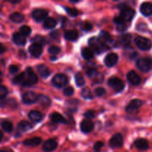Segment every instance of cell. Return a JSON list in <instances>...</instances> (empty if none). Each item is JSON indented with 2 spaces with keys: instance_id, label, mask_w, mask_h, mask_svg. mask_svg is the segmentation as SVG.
Masks as SVG:
<instances>
[{
  "instance_id": "obj_44",
  "label": "cell",
  "mask_w": 152,
  "mask_h": 152,
  "mask_svg": "<svg viewBox=\"0 0 152 152\" xmlns=\"http://www.w3.org/2000/svg\"><path fill=\"white\" fill-rule=\"evenodd\" d=\"M93 26H92L91 23L89 22H85L83 23V28L86 31H91L92 29Z\"/></svg>"
},
{
  "instance_id": "obj_35",
  "label": "cell",
  "mask_w": 152,
  "mask_h": 152,
  "mask_svg": "<svg viewBox=\"0 0 152 152\" xmlns=\"http://www.w3.org/2000/svg\"><path fill=\"white\" fill-rule=\"evenodd\" d=\"M19 33H20L22 35H23L24 37H27V36L31 34V28H29V27L27 26V25H23V26H22L19 28Z\"/></svg>"
},
{
  "instance_id": "obj_17",
  "label": "cell",
  "mask_w": 152,
  "mask_h": 152,
  "mask_svg": "<svg viewBox=\"0 0 152 152\" xmlns=\"http://www.w3.org/2000/svg\"><path fill=\"white\" fill-rule=\"evenodd\" d=\"M141 13L145 16H150L152 15V4L151 2H144L140 7Z\"/></svg>"
},
{
  "instance_id": "obj_36",
  "label": "cell",
  "mask_w": 152,
  "mask_h": 152,
  "mask_svg": "<svg viewBox=\"0 0 152 152\" xmlns=\"http://www.w3.org/2000/svg\"><path fill=\"white\" fill-rule=\"evenodd\" d=\"M81 95L83 97L85 98V99H93V96H92L91 91L88 88L83 89V90L81 91Z\"/></svg>"
},
{
  "instance_id": "obj_13",
  "label": "cell",
  "mask_w": 152,
  "mask_h": 152,
  "mask_svg": "<svg viewBox=\"0 0 152 152\" xmlns=\"http://www.w3.org/2000/svg\"><path fill=\"white\" fill-rule=\"evenodd\" d=\"M118 61V56L115 53H110L105 56V64L108 67H112L116 65Z\"/></svg>"
},
{
  "instance_id": "obj_2",
  "label": "cell",
  "mask_w": 152,
  "mask_h": 152,
  "mask_svg": "<svg viewBox=\"0 0 152 152\" xmlns=\"http://www.w3.org/2000/svg\"><path fill=\"white\" fill-rule=\"evenodd\" d=\"M27 77L25 78V80L22 83V86H31L36 84L38 82V77L33 71L32 68H28L26 69Z\"/></svg>"
},
{
  "instance_id": "obj_30",
  "label": "cell",
  "mask_w": 152,
  "mask_h": 152,
  "mask_svg": "<svg viewBox=\"0 0 152 152\" xmlns=\"http://www.w3.org/2000/svg\"><path fill=\"white\" fill-rule=\"evenodd\" d=\"M82 56L86 59H91L94 57V50L91 48H84L82 50Z\"/></svg>"
},
{
  "instance_id": "obj_7",
  "label": "cell",
  "mask_w": 152,
  "mask_h": 152,
  "mask_svg": "<svg viewBox=\"0 0 152 152\" xmlns=\"http://www.w3.org/2000/svg\"><path fill=\"white\" fill-rule=\"evenodd\" d=\"M99 39L102 41L104 45L106 48H108L111 47H114L115 45V42L111 39L110 34L108 33H107L106 31H101L100 34H99Z\"/></svg>"
},
{
  "instance_id": "obj_37",
  "label": "cell",
  "mask_w": 152,
  "mask_h": 152,
  "mask_svg": "<svg viewBox=\"0 0 152 152\" xmlns=\"http://www.w3.org/2000/svg\"><path fill=\"white\" fill-rule=\"evenodd\" d=\"M65 9L66 10L67 13L70 15L71 16H73V17H75L78 15V10L75 8H73V7H65Z\"/></svg>"
},
{
  "instance_id": "obj_21",
  "label": "cell",
  "mask_w": 152,
  "mask_h": 152,
  "mask_svg": "<svg viewBox=\"0 0 152 152\" xmlns=\"http://www.w3.org/2000/svg\"><path fill=\"white\" fill-rule=\"evenodd\" d=\"M28 117L31 121L34 123H39L42 120L43 115L41 112L38 111H31L28 114Z\"/></svg>"
},
{
  "instance_id": "obj_25",
  "label": "cell",
  "mask_w": 152,
  "mask_h": 152,
  "mask_svg": "<svg viewBox=\"0 0 152 152\" xmlns=\"http://www.w3.org/2000/svg\"><path fill=\"white\" fill-rule=\"evenodd\" d=\"M50 120L56 123H66V120L57 112H54L50 115Z\"/></svg>"
},
{
  "instance_id": "obj_49",
  "label": "cell",
  "mask_w": 152,
  "mask_h": 152,
  "mask_svg": "<svg viewBox=\"0 0 152 152\" xmlns=\"http://www.w3.org/2000/svg\"><path fill=\"white\" fill-rule=\"evenodd\" d=\"M7 103L10 104V106L11 107V108H16V107L17 106V104H16V102L15 101V99H8V100H7Z\"/></svg>"
},
{
  "instance_id": "obj_42",
  "label": "cell",
  "mask_w": 152,
  "mask_h": 152,
  "mask_svg": "<svg viewBox=\"0 0 152 152\" xmlns=\"http://www.w3.org/2000/svg\"><path fill=\"white\" fill-rule=\"evenodd\" d=\"M94 92H95V94H96L97 96H102L106 93V91H105V90L103 88H97L95 89Z\"/></svg>"
},
{
  "instance_id": "obj_33",
  "label": "cell",
  "mask_w": 152,
  "mask_h": 152,
  "mask_svg": "<svg viewBox=\"0 0 152 152\" xmlns=\"http://www.w3.org/2000/svg\"><path fill=\"white\" fill-rule=\"evenodd\" d=\"M1 128H2V129L4 132L10 133L13 130V125H12V123L10 121L5 120V121H3L1 123Z\"/></svg>"
},
{
  "instance_id": "obj_3",
  "label": "cell",
  "mask_w": 152,
  "mask_h": 152,
  "mask_svg": "<svg viewBox=\"0 0 152 152\" xmlns=\"http://www.w3.org/2000/svg\"><path fill=\"white\" fill-rule=\"evenodd\" d=\"M152 66V60L149 58H140L137 61V67L142 72H148Z\"/></svg>"
},
{
  "instance_id": "obj_32",
  "label": "cell",
  "mask_w": 152,
  "mask_h": 152,
  "mask_svg": "<svg viewBox=\"0 0 152 152\" xmlns=\"http://www.w3.org/2000/svg\"><path fill=\"white\" fill-rule=\"evenodd\" d=\"M75 83L78 87H82L85 84V79L81 73H77L75 75Z\"/></svg>"
},
{
  "instance_id": "obj_38",
  "label": "cell",
  "mask_w": 152,
  "mask_h": 152,
  "mask_svg": "<svg viewBox=\"0 0 152 152\" xmlns=\"http://www.w3.org/2000/svg\"><path fill=\"white\" fill-rule=\"evenodd\" d=\"M7 93H8V91H7V88L4 86H1L0 87V98H1V100L6 97V96L7 95Z\"/></svg>"
},
{
  "instance_id": "obj_15",
  "label": "cell",
  "mask_w": 152,
  "mask_h": 152,
  "mask_svg": "<svg viewBox=\"0 0 152 152\" xmlns=\"http://www.w3.org/2000/svg\"><path fill=\"white\" fill-rule=\"evenodd\" d=\"M127 79L129 83L133 86H138L140 83L141 79L135 71H129L127 74Z\"/></svg>"
},
{
  "instance_id": "obj_22",
  "label": "cell",
  "mask_w": 152,
  "mask_h": 152,
  "mask_svg": "<svg viewBox=\"0 0 152 152\" xmlns=\"http://www.w3.org/2000/svg\"><path fill=\"white\" fill-rule=\"evenodd\" d=\"M42 142V139L39 137H33L31 139H27L24 140L23 144L26 146H37Z\"/></svg>"
},
{
  "instance_id": "obj_51",
  "label": "cell",
  "mask_w": 152,
  "mask_h": 152,
  "mask_svg": "<svg viewBox=\"0 0 152 152\" xmlns=\"http://www.w3.org/2000/svg\"><path fill=\"white\" fill-rule=\"evenodd\" d=\"M4 50H5V48H4V47L2 45H1V51H0V53H3Z\"/></svg>"
},
{
  "instance_id": "obj_1",
  "label": "cell",
  "mask_w": 152,
  "mask_h": 152,
  "mask_svg": "<svg viewBox=\"0 0 152 152\" xmlns=\"http://www.w3.org/2000/svg\"><path fill=\"white\" fill-rule=\"evenodd\" d=\"M89 45L91 46L92 50L96 53H101L102 52L105 51L106 50L107 48L104 45L103 43L102 42L99 38L96 37H91L90 39L88 40Z\"/></svg>"
},
{
  "instance_id": "obj_14",
  "label": "cell",
  "mask_w": 152,
  "mask_h": 152,
  "mask_svg": "<svg viewBox=\"0 0 152 152\" xmlns=\"http://www.w3.org/2000/svg\"><path fill=\"white\" fill-rule=\"evenodd\" d=\"M142 102L140 99H135L131 101L130 103L127 105L126 107V111L129 113H133L134 111H136L142 105Z\"/></svg>"
},
{
  "instance_id": "obj_18",
  "label": "cell",
  "mask_w": 152,
  "mask_h": 152,
  "mask_svg": "<svg viewBox=\"0 0 152 152\" xmlns=\"http://www.w3.org/2000/svg\"><path fill=\"white\" fill-rule=\"evenodd\" d=\"M94 129V123L90 120H85L80 124V129L83 133H89Z\"/></svg>"
},
{
  "instance_id": "obj_11",
  "label": "cell",
  "mask_w": 152,
  "mask_h": 152,
  "mask_svg": "<svg viewBox=\"0 0 152 152\" xmlns=\"http://www.w3.org/2000/svg\"><path fill=\"white\" fill-rule=\"evenodd\" d=\"M32 16L37 22H42L47 18L48 12L43 9H36L33 11Z\"/></svg>"
},
{
  "instance_id": "obj_12",
  "label": "cell",
  "mask_w": 152,
  "mask_h": 152,
  "mask_svg": "<svg viewBox=\"0 0 152 152\" xmlns=\"http://www.w3.org/2000/svg\"><path fill=\"white\" fill-rule=\"evenodd\" d=\"M43 51L42 45L37 43H33L29 47V52L34 57H39L41 56Z\"/></svg>"
},
{
  "instance_id": "obj_40",
  "label": "cell",
  "mask_w": 152,
  "mask_h": 152,
  "mask_svg": "<svg viewBox=\"0 0 152 152\" xmlns=\"http://www.w3.org/2000/svg\"><path fill=\"white\" fill-rule=\"evenodd\" d=\"M48 52L51 55H56L60 52V48L57 46H50L48 49Z\"/></svg>"
},
{
  "instance_id": "obj_29",
  "label": "cell",
  "mask_w": 152,
  "mask_h": 152,
  "mask_svg": "<svg viewBox=\"0 0 152 152\" xmlns=\"http://www.w3.org/2000/svg\"><path fill=\"white\" fill-rule=\"evenodd\" d=\"M31 129V125L27 121H21L19 122L17 126L18 132H25Z\"/></svg>"
},
{
  "instance_id": "obj_46",
  "label": "cell",
  "mask_w": 152,
  "mask_h": 152,
  "mask_svg": "<svg viewBox=\"0 0 152 152\" xmlns=\"http://www.w3.org/2000/svg\"><path fill=\"white\" fill-rule=\"evenodd\" d=\"M94 115H95L94 111H91V110H90V111H87L84 114L85 117H86L88 120H91V119L94 118Z\"/></svg>"
},
{
  "instance_id": "obj_6",
  "label": "cell",
  "mask_w": 152,
  "mask_h": 152,
  "mask_svg": "<svg viewBox=\"0 0 152 152\" xmlns=\"http://www.w3.org/2000/svg\"><path fill=\"white\" fill-rule=\"evenodd\" d=\"M108 85L111 88H112L115 91L120 92L124 89L125 84L120 79L117 77H111L108 80Z\"/></svg>"
},
{
  "instance_id": "obj_9",
  "label": "cell",
  "mask_w": 152,
  "mask_h": 152,
  "mask_svg": "<svg viewBox=\"0 0 152 152\" xmlns=\"http://www.w3.org/2000/svg\"><path fill=\"white\" fill-rule=\"evenodd\" d=\"M39 96L33 91H28L22 95V102L25 104H33L38 102Z\"/></svg>"
},
{
  "instance_id": "obj_50",
  "label": "cell",
  "mask_w": 152,
  "mask_h": 152,
  "mask_svg": "<svg viewBox=\"0 0 152 152\" xmlns=\"http://www.w3.org/2000/svg\"><path fill=\"white\" fill-rule=\"evenodd\" d=\"M50 37H52V38H58V33L56 32V31H53V32H51L50 33Z\"/></svg>"
},
{
  "instance_id": "obj_45",
  "label": "cell",
  "mask_w": 152,
  "mask_h": 152,
  "mask_svg": "<svg viewBox=\"0 0 152 152\" xmlns=\"http://www.w3.org/2000/svg\"><path fill=\"white\" fill-rule=\"evenodd\" d=\"M104 144L102 142H100V141H98V142H96V143L94 144V149L95 151L98 152L99 151V150L101 149V148L103 147Z\"/></svg>"
},
{
  "instance_id": "obj_31",
  "label": "cell",
  "mask_w": 152,
  "mask_h": 152,
  "mask_svg": "<svg viewBox=\"0 0 152 152\" xmlns=\"http://www.w3.org/2000/svg\"><path fill=\"white\" fill-rule=\"evenodd\" d=\"M38 102L43 106H49L50 105V99L45 95H39Z\"/></svg>"
},
{
  "instance_id": "obj_28",
  "label": "cell",
  "mask_w": 152,
  "mask_h": 152,
  "mask_svg": "<svg viewBox=\"0 0 152 152\" xmlns=\"http://www.w3.org/2000/svg\"><path fill=\"white\" fill-rule=\"evenodd\" d=\"M44 28L46 29H52L55 28L56 25V21L52 17H48L44 20Z\"/></svg>"
},
{
  "instance_id": "obj_53",
  "label": "cell",
  "mask_w": 152,
  "mask_h": 152,
  "mask_svg": "<svg viewBox=\"0 0 152 152\" xmlns=\"http://www.w3.org/2000/svg\"><path fill=\"white\" fill-rule=\"evenodd\" d=\"M0 152H7V151H3V150H2V151H1Z\"/></svg>"
},
{
  "instance_id": "obj_41",
  "label": "cell",
  "mask_w": 152,
  "mask_h": 152,
  "mask_svg": "<svg viewBox=\"0 0 152 152\" xmlns=\"http://www.w3.org/2000/svg\"><path fill=\"white\" fill-rule=\"evenodd\" d=\"M63 93H64V94L65 95V96H72V95L74 94V88H73L72 87L69 86V87H67V88H65V89H64Z\"/></svg>"
},
{
  "instance_id": "obj_4",
  "label": "cell",
  "mask_w": 152,
  "mask_h": 152,
  "mask_svg": "<svg viewBox=\"0 0 152 152\" xmlns=\"http://www.w3.org/2000/svg\"><path fill=\"white\" fill-rule=\"evenodd\" d=\"M135 43H136L137 46L140 50H149V49H151L152 46L151 42L148 39L143 37H140V36H139V37L135 39Z\"/></svg>"
},
{
  "instance_id": "obj_39",
  "label": "cell",
  "mask_w": 152,
  "mask_h": 152,
  "mask_svg": "<svg viewBox=\"0 0 152 152\" xmlns=\"http://www.w3.org/2000/svg\"><path fill=\"white\" fill-rule=\"evenodd\" d=\"M86 74L88 77H91V78H95V77L97 76L98 73L96 72V70L94 68H89L87 71H86Z\"/></svg>"
},
{
  "instance_id": "obj_23",
  "label": "cell",
  "mask_w": 152,
  "mask_h": 152,
  "mask_svg": "<svg viewBox=\"0 0 152 152\" xmlns=\"http://www.w3.org/2000/svg\"><path fill=\"white\" fill-rule=\"evenodd\" d=\"M65 39L68 40V41L74 42L78 39V32L76 30H71V31H68L65 33L64 34Z\"/></svg>"
},
{
  "instance_id": "obj_8",
  "label": "cell",
  "mask_w": 152,
  "mask_h": 152,
  "mask_svg": "<svg viewBox=\"0 0 152 152\" xmlns=\"http://www.w3.org/2000/svg\"><path fill=\"white\" fill-rule=\"evenodd\" d=\"M135 15V10L134 9L130 8L129 7H126L125 8L122 9L121 13H120V17L123 19V22H130L133 19L134 16Z\"/></svg>"
},
{
  "instance_id": "obj_20",
  "label": "cell",
  "mask_w": 152,
  "mask_h": 152,
  "mask_svg": "<svg viewBox=\"0 0 152 152\" xmlns=\"http://www.w3.org/2000/svg\"><path fill=\"white\" fill-rule=\"evenodd\" d=\"M13 41L17 45H24L26 43L25 37L20 34V33H14L13 35Z\"/></svg>"
},
{
  "instance_id": "obj_43",
  "label": "cell",
  "mask_w": 152,
  "mask_h": 152,
  "mask_svg": "<svg viewBox=\"0 0 152 152\" xmlns=\"http://www.w3.org/2000/svg\"><path fill=\"white\" fill-rule=\"evenodd\" d=\"M34 43H37V44H44L45 43V39L43 37H40V36H37L33 39Z\"/></svg>"
},
{
  "instance_id": "obj_47",
  "label": "cell",
  "mask_w": 152,
  "mask_h": 152,
  "mask_svg": "<svg viewBox=\"0 0 152 152\" xmlns=\"http://www.w3.org/2000/svg\"><path fill=\"white\" fill-rule=\"evenodd\" d=\"M18 71H19V68H18L16 65H12L9 67V72H10V74H16V72H18Z\"/></svg>"
},
{
  "instance_id": "obj_19",
  "label": "cell",
  "mask_w": 152,
  "mask_h": 152,
  "mask_svg": "<svg viewBox=\"0 0 152 152\" xmlns=\"http://www.w3.org/2000/svg\"><path fill=\"white\" fill-rule=\"evenodd\" d=\"M134 145L136 148L140 151H145L149 148V145H148V142L145 139H142V138H140L137 139L134 142Z\"/></svg>"
},
{
  "instance_id": "obj_34",
  "label": "cell",
  "mask_w": 152,
  "mask_h": 152,
  "mask_svg": "<svg viewBox=\"0 0 152 152\" xmlns=\"http://www.w3.org/2000/svg\"><path fill=\"white\" fill-rule=\"evenodd\" d=\"M25 78V74L24 73H21V74H18L17 76L13 78V83L15 85H17V84H22V83L24 82Z\"/></svg>"
},
{
  "instance_id": "obj_5",
  "label": "cell",
  "mask_w": 152,
  "mask_h": 152,
  "mask_svg": "<svg viewBox=\"0 0 152 152\" xmlns=\"http://www.w3.org/2000/svg\"><path fill=\"white\" fill-rule=\"evenodd\" d=\"M68 77L62 74H58L53 77L52 79V83L55 87L60 88L65 87L68 83Z\"/></svg>"
},
{
  "instance_id": "obj_27",
  "label": "cell",
  "mask_w": 152,
  "mask_h": 152,
  "mask_svg": "<svg viewBox=\"0 0 152 152\" xmlns=\"http://www.w3.org/2000/svg\"><path fill=\"white\" fill-rule=\"evenodd\" d=\"M24 19H25L24 15L20 13H18V12H14L10 15V20L13 21V22H16V23H20V22H23Z\"/></svg>"
},
{
  "instance_id": "obj_16",
  "label": "cell",
  "mask_w": 152,
  "mask_h": 152,
  "mask_svg": "<svg viewBox=\"0 0 152 152\" xmlns=\"http://www.w3.org/2000/svg\"><path fill=\"white\" fill-rule=\"evenodd\" d=\"M57 147V143L54 140H48L43 143L42 149L46 152H50L54 151Z\"/></svg>"
},
{
  "instance_id": "obj_24",
  "label": "cell",
  "mask_w": 152,
  "mask_h": 152,
  "mask_svg": "<svg viewBox=\"0 0 152 152\" xmlns=\"http://www.w3.org/2000/svg\"><path fill=\"white\" fill-rule=\"evenodd\" d=\"M37 71L39 74V75L41 76L43 78H46V77H48L50 75V72L49 68L47 66H45V65H39L37 68Z\"/></svg>"
},
{
  "instance_id": "obj_26",
  "label": "cell",
  "mask_w": 152,
  "mask_h": 152,
  "mask_svg": "<svg viewBox=\"0 0 152 152\" xmlns=\"http://www.w3.org/2000/svg\"><path fill=\"white\" fill-rule=\"evenodd\" d=\"M131 40H132V35L127 34H124V35H122L120 37V39H119V42H120V44L121 45L124 46V47H127L130 44Z\"/></svg>"
},
{
  "instance_id": "obj_52",
  "label": "cell",
  "mask_w": 152,
  "mask_h": 152,
  "mask_svg": "<svg viewBox=\"0 0 152 152\" xmlns=\"http://www.w3.org/2000/svg\"><path fill=\"white\" fill-rule=\"evenodd\" d=\"M56 56H51V57H50V59H51V60H56Z\"/></svg>"
},
{
  "instance_id": "obj_10",
  "label": "cell",
  "mask_w": 152,
  "mask_h": 152,
  "mask_svg": "<svg viewBox=\"0 0 152 152\" xmlns=\"http://www.w3.org/2000/svg\"><path fill=\"white\" fill-rule=\"evenodd\" d=\"M123 145V137L121 134H116L109 141V145L112 148H120Z\"/></svg>"
},
{
  "instance_id": "obj_48",
  "label": "cell",
  "mask_w": 152,
  "mask_h": 152,
  "mask_svg": "<svg viewBox=\"0 0 152 152\" xmlns=\"http://www.w3.org/2000/svg\"><path fill=\"white\" fill-rule=\"evenodd\" d=\"M117 29L118 31L123 32V31H125L127 29V26H126V25L125 23L120 24V25H117Z\"/></svg>"
}]
</instances>
